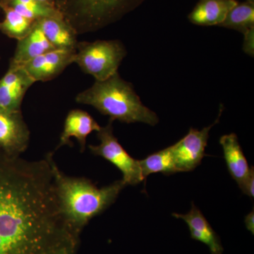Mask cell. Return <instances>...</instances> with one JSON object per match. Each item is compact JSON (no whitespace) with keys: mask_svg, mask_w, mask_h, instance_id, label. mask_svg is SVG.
Masks as SVG:
<instances>
[{"mask_svg":"<svg viewBox=\"0 0 254 254\" xmlns=\"http://www.w3.org/2000/svg\"><path fill=\"white\" fill-rule=\"evenodd\" d=\"M220 143L223 150L229 173L241 188L250 175L251 168L238 138L235 133L224 135L220 138Z\"/></svg>","mask_w":254,"mask_h":254,"instance_id":"obj_15","label":"cell"},{"mask_svg":"<svg viewBox=\"0 0 254 254\" xmlns=\"http://www.w3.org/2000/svg\"><path fill=\"white\" fill-rule=\"evenodd\" d=\"M36 1H39V2L43 3V4L49 5V6L55 7V0H36Z\"/></svg>","mask_w":254,"mask_h":254,"instance_id":"obj_24","label":"cell"},{"mask_svg":"<svg viewBox=\"0 0 254 254\" xmlns=\"http://www.w3.org/2000/svg\"><path fill=\"white\" fill-rule=\"evenodd\" d=\"M38 26L55 49L76 50L78 34L61 14L37 20Z\"/></svg>","mask_w":254,"mask_h":254,"instance_id":"obj_12","label":"cell"},{"mask_svg":"<svg viewBox=\"0 0 254 254\" xmlns=\"http://www.w3.org/2000/svg\"><path fill=\"white\" fill-rule=\"evenodd\" d=\"M237 0H199L189 14V21L201 26H220Z\"/></svg>","mask_w":254,"mask_h":254,"instance_id":"obj_14","label":"cell"},{"mask_svg":"<svg viewBox=\"0 0 254 254\" xmlns=\"http://www.w3.org/2000/svg\"><path fill=\"white\" fill-rule=\"evenodd\" d=\"M127 54L126 48L119 40L78 42L73 63L95 81H104L118 72Z\"/></svg>","mask_w":254,"mask_h":254,"instance_id":"obj_5","label":"cell"},{"mask_svg":"<svg viewBox=\"0 0 254 254\" xmlns=\"http://www.w3.org/2000/svg\"><path fill=\"white\" fill-rule=\"evenodd\" d=\"M247 1H250V2L254 3V0H247Z\"/></svg>","mask_w":254,"mask_h":254,"instance_id":"obj_25","label":"cell"},{"mask_svg":"<svg viewBox=\"0 0 254 254\" xmlns=\"http://www.w3.org/2000/svg\"><path fill=\"white\" fill-rule=\"evenodd\" d=\"M245 225L247 230L254 234V210L245 217Z\"/></svg>","mask_w":254,"mask_h":254,"instance_id":"obj_23","label":"cell"},{"mask_svg":"<svg viewBox=\"0 0 254 254\" xmlns=\"http://www.w3.org/2000/svg\"><path fill=\"white\" fill-rule=\"evenodd\" d=\"M75 100L79 104L91 105L113 121L151 126L159 123L156 113L142 103L133 85L118 72L104 81H95L93 86L78 93Z\"/></svg>","mask_w":254,"mask_h":254,"instance_id":"obj_3","label":"cell"},{"mask_svg":"<svg viewBox=\"0 0 254 254\" xmlns=\"http://www.w3.org/2000/svg\"><path fill=\"white\" fill-rule=\"evenodd\" d=\"M145 0H55V7L78 35L118 22Z\"/></svg>","mask_w":254,"mask_h":254,"instance_id":"obj_4","label":"cell"},{"mask_svg":"<svg viewBox=\"0 0 254 254\" xmlns=\"http://www.w3.org/2000/svg\"><path fill=\"white\" fill-rule=\"evenodd\" d=\"M243 50L253 58L254 55V28L244 33Z\"/></svg>","mask_w":254,"mask_h":254,"instance_id":"obj_21","label":"cell"},{"mask_svg":"<svg viewBox=\"0 0 254 254\" xmlns=\"http://www.w3.org/2000/svg\"><path fill=\"white\" fill-rule=\"evenodd\" d=\"M54 177L57 193L68 222L78 234L91 219L115 203L127 187L123 180L98 188L84 177H68L58 168L52 153L46 155Z\"/></svg>","mask_w":254,"mask_h":254,"instance_id":"obj_2","label":"cell"},{"mask_svg":"<svg viewBox=\"0 0 254 254\" xmlns=\"http://www.w3.org/2000/svg\"><path fill=\"white\" fill-rule=\"evenodd\" d=\"M254 170L253 167L251 168L250 175L245 180V183L243 184L242 187H241V190L243 191L244 193L249 195L250 198H254Z\"/></svg>","mask_w":254,"mask_h":254,"instance_id":"obj_22","label":"cell"},{"mask_svg":"<svg viewBox=\"0 0 254 254\" xmlns=\"http://www.w3.org/2000/svg\"><path fill=\"white\" fill-rule=\"evenodd\" d=\"M46 157L29 161L0 149V254H77Z\"/></svg>","mask_w":254,"mask_h":254,"instance_id":"obj_1","label":"cell"},{"mask_svg":"<svg viewBox=\"0 0 254 254\" xmlns=\"http://www.w3.org/2000/svg\"><path fill=\"white\" fill-rule=\"evenodd\" d=\"M0 9L4 13V19L0 21L1 33L17 41L22 39L29 33L35 21L24 17L11 8L1 6Z\"/></svg>","mask_w":254,"mask_h":254,"instance_id":"obj_20","label":"cell"},{"mask_svg":"<svg viewBox=\"0 0 254 254\" xmlns=\"http://www.w3.org/2000/svg\"><path fill=\"white\" fill-rule=\"evenodd\" d=\"M36 83L20 65L9 63L6 73L0 78V108L21 111L26 92Z\"/></svg>","mask_w":254,"mask_h":254,"instance_id":"obj_10","label":"cell"},{"mask_svg":"<svg viewBox=\"0 0 254 254\" xmlns=\"http://www.w3.org/2000/svg\"><path fill=\"white\" fill-rule=\"evenodd\" d=\"M1 6L11 8L33 21L60 14L56 8L36 0H0Z\"/></svg>","mask_w":254,"mask_h":254,"instance_id":"obj_18","label":"cell"},{"mask_svg":"<svg viewBox=\"0 0 254 254\" xmlns=\"http://www.w3.org/2000/svg\"><path fill=\"white\" fill-rule=\"evenodd\" d=\"M76 50H53L20 65L35 82L58 77L73 63Z\"/></svg>","mask_w":254,"mask_h":254,"instance_id":"obj_9","label":"cell"},{"mask_svg":"<svg viewBox=\"0 0 254 254\" xmlns=\"http://www.w3.org/2000/svg\"><path fill=\"white\" fill-rule=\"evenodd\" d=\"M100 128L101 127L87 112L78 109L71 110L65 119L63 131L56 149L65 145H71L70 139L73 137L77 140L83 153L86 148L87 137L92 132H98Z\"/></svg>","mask_w":254,"mask_h":254,"instance_id":"obj_11","label":"cell"},{"mask_svg":"<svg viewBox=\"0 0 254 254\" xmlns=\"http://www.w3.org/2000/svg\"><path fill=\"white\" fill-rule=\"evenodd\" d=\"M53 50L56 49L48 41L36 21L29 33L18 41L14 56L10 63L21 64Z\"/></svg>","mask_w":254,"mask_h":254,"instance_id":"obj_16","label":"cell"},{"mask_svg":"<svg viewBox=\"0 0 254 254\" xmlns=\"http://www.w3.org/2000/svg\"><path fill=\"white\" fill-rule=\"evenodd\" d=\"M219 27L235 30L242 34L254 28V3L247 1L237 3Z\"/></svg>","mask_w":254,"mask_h":254,"instance_id":"obj_19","label":"cell"},{"mask_svg":"<svg viewBox=\"0 0 254 254\" xmlns=\"http://www.w3.org/2000/svg\"><path fill=\"white\" fill-rule=\"evenodd\" d=\"M221 113L220 111L218 119L213 125L201 130L190 128L186 136L171 145L178 173L191 171L201 163L205 155V149L208 143L209 132L212 127L218 123Z\"/></svg>","mask_w":254,"mask_h":254,"instance_id":"obj_7","label":"cell"},{"mask_svg":"<svg viewBox=\"0 0 254 254\" xmlns=\"http://www.w3.org/2000/svg\"><path fill=\"white\" fill-rule=\"evenodd\" d=\"M31 132L22 113L0 108V149L12 156H21L29 145Z\"/></svg>","mask_w":254,"mask_h":254,"instance_id":"obj_8","label":"cell"},{"mask_svg":"<svg viewBox=\"0 0 254 254\" xmlns=\"http://www.w3.org/2000/svg\"><path fill=\"white\" fill-rule=\"evenodd\" d=\"M142 176L144 181L148 175L161 173L165 175L178 173L175 166L171 146L148 155L139 160Z\"/></svg>","mask_w":254,"mask_h":254,"instance_id":"obj_17","label":"cell"},{"mask_svg":"<svg viewBox=\"0 0 254 254\" xmlns=\"http://www.w3.org/2000/svg\"><path fill=\"white\" fill-rule=\"evenodd\" d=\"M173 216L182 219L186 222L191 238L208 246L211 254H222L224 252L221 242L216 232L214 231L204 215L194 204L191 205V209L188 213L185 215L173 213Z\"/></svg>","mask_w":254,"mask_h":254,"instance_id":"obj_13","label":"cell"},{"mask_svg":"<svg viewBox=\"0 0 254 254\" xmlns=\"http://www.w3.org/2000/svg\"><path fill=\"white\" fill-rule=\"evenodd\" d=\"M113 122L110 120L106 126L97 132L100 144L89 145L88 148L93 155L103 157L115 165L123 174V180L127 185H138L144 181L139 160L132 158L114 135Z\"/></svg>","mask_w":254,"mask_h":254,"instance_id":"obj_6","label":"cell"}]
</instances>
